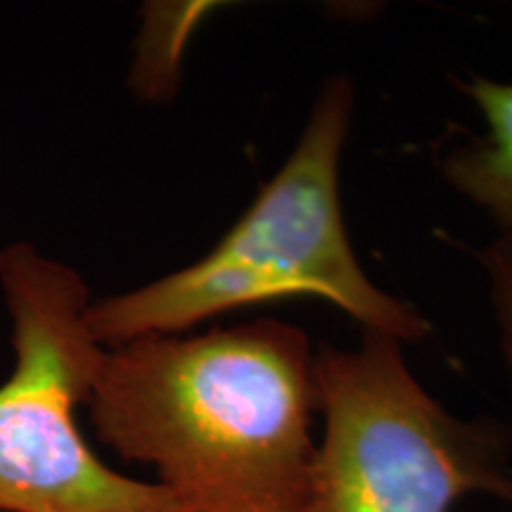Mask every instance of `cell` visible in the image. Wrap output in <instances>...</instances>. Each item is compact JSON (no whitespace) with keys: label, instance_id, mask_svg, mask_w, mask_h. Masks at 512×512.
<instances>
[{"label":"cell","instance_id":"cell-1","mask_svg":"<svg viewBox=\"0 0 512 512\" xmlns=\"http://www.w3.org/2000/svg\"><path fill=\"white\" fill-rule=\"evenodd\" d=\"M313 356L309 335L275 318L136 339L105 351L91 425L183 512H309Z\"/></svg>","mask_w":512,"mask_h":512},{"label":"cell","instance_id":"cell-2","mask_svg":"<svg viewBox=\"0 0 512 512\" xmlns=\"http://www.w3.org/2000/svg\"><path fill=\"white\" fill-rule=\"evenodd\" d=\"M354 86L330 76L297 145L211 252L138 290L91 302L88 328L105 349L147 337L185 335L221 313L294 297L335 304L399 342H420L430 320L377 287L351 247L339 200Z\"/></svg>","mask_w":512,"mask_h":512},{"label":"cell","instance_id":"cell-3","mask_svg":"<svg viewBox=\"0 0 512 512\" xmlns=\"http://www.w3.org/2000/svg\"><path fill=\"white\" fill-rule=\"evenodd\" d=\"M323 434L309 512H451L512 482L508 427L463 420L415 380L399 339L363 330L354 349L313 356Z\"/></svg>","mask_w":512,"mask_h":512},{"label":"cell","instance_id":"cell-4","mask_svg":"<svg viewBox=\"0 0 512 512\" xmlns=\"http://www.w3.org/2000/svg\"><path fill=\"white\" fill-rule=\"evenodd\" d=\"M0 290L15 351L0 384V512H183L164 486L102 463L76 422L107 351L88 328L81 275L12 242Z\"/></svg>","mask_w":512,"mask_h":512},{"label":"cell","instance_id":"cell-5","mask_svg":"<svg viewBox=\"0 0 512 512\" xmlns=\"http://www.w3.org/2000/svg\"><path fill=\"white\" fill-rule=\"evenodd\" d=\"M458 91L486 119V136L446 152L441 171L446 183L512 233V83L470 76Z\"/></svg>","mask_w":512,"mask_h":512},{"label":"cell","instance_id":"cell-6","mask_svg":"<svg viewBox=\"0 0 512 512\" xmlns=\"http://www.w3.org/2000/svg\"><path fill=\"white\" fill-rule=\"evenodd\" d=\"M211 3H150L131 69V88L145 100H169L178 88L181 57Z\"/></svg>","mask_w":512,"mask_h":512},{"label":"cell","instance_id":"cell-7","mask_svg":"<svg viewBox=\"0 0 512 512\" xmlns=\"http://www.w3.org/2000/svg\"><path fill=\"white\" fill-rule=\"evenodd\" d=\"M479 266L489 283V299L494 309L498 344L512 380V233H501L477 254Z\"/></svg>","mask_w":512,"mask_h":512},{"label":"cell","instance_id":"cell-8","mask_svg":"<svg viewBox=\"0 0 512 512\" xmlns=\"http://www.w3.org/2000/svg\"><path fill=\"white\" fill-rule=\"evenodd\" d=\"M503 501L512 505V482L508 484V489H505V494H503Z\"/></svg>","mask_w":512,"mask_h":512}]
</instances>
